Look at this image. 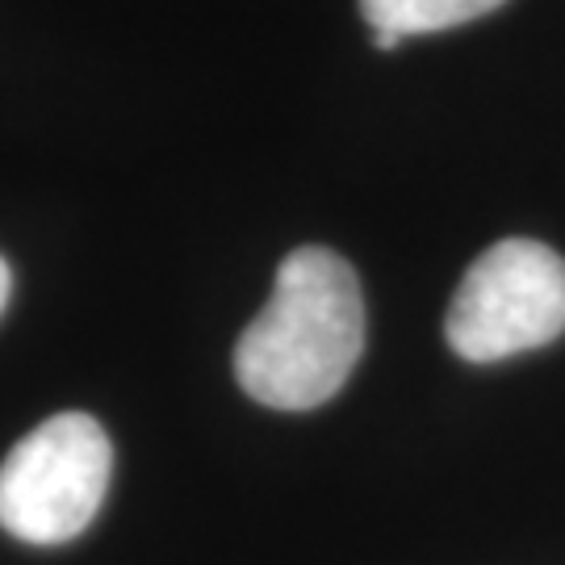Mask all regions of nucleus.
<instances>
[{
  "label": "nucleus",
  "mask_w": 565,
  "mask_h": 565,
  "mask_svg": "<svg viewBox=\"0 0 565 565\" xmlns=\"http://www.w3.org/2000/svg\"><path fill=\"white\" fill-rule=\"evenodd\" d=\"M565 331V260L541 239L486 247L448 306V348L469 364H494L545 348Z\"/></svg>",
  "instance_id": "obj_3"
},
{
  "label": "nucleus",
  "mask_w": 565,
  "mask_h": 565,
  "mask_svg": "<svg viewBox=\"0 0 565 565\" xmlns=\"http://www.w3.org/2000/svg\"><path fill=\"white\" fill-rule=\"evenodd\" d=\"M507 0H361V18L369 30H385V34H440V30H457L465 21H478L494 13Z\"/></svg>",
  "instance_id": "obj_4"
},
{
  "label": "nucleus",
  "mask_w": 565,
  "mask_h": 565,
  "mask_svg": "<svg viewBox=\"0 0 565 565\" xmlns=\"http://www.w3.org/2000/svg\"><path fill=\"white\" fill-rule=\"evenodd\" d=\"M114 478V445L84 411L39 424L0 465V527L25 545L76 541Z\"/></svg>",
  "instance_id": "obj_2"
},
{
  "label": "nucleus",
  "mask_w": 565,
  "mask_h": 565,
  "mask_svg": "<svg viewBox=\"0 0 565 565\" xmlns=\"http://www.w3.org/2000/svg\"><path fill=\"white\" fill-rule=\"evenodd\" d=\"M398 34H385V30H373V46H377V51H398Z\"/></svg>",
  "instance_id": "obj_6"
},
{
  "label": "nucleus",
  "mask_w": 565,
  "mask_h": 565,
  "mask_svg": "<svg viewBox=\"0 0 565 565\" xmlns=\"http://www.w3.org/2000/svg\"><path fill=\"white\" fill-rule=\"evenodd\" d=\"M9 294H13V273H9V260L0 256V315H4V306H9Z\"/></svg>",
  "instance_id": "obj_5"
},
{
  "label": "nucleus",
  "mask_w": 565,
  "mask_h": 565,
  "mask_svg": "<svg viewBox=\"0 0 565 565\" xmlns=\"http://www.w3.org/2000/svg\"><path fill=\"white\" fill-rule=\"evenodd\" d=\"M361 352L364 294L352 264L331 247H298L235 343V377L260 406L315 411L340 394Z\"/></svg>",
  "instance_id": "obj_1"
}]
</instances>
